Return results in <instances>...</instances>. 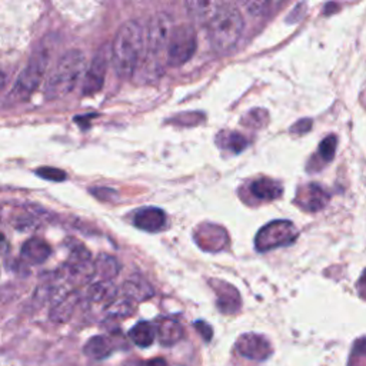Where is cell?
Returning a JSON list of instances; mask_svg holds the SVG:
<instances>
[{
    "mask_svg": "<svg viewBox=\"0 0 366 366\" xmlns=\"http://www.w3.org/2000/svg\"><path fill=\"white\" fill-rule=\"evenodd\" d=\"M146 32L141 22L129 20L122 25L113 39L112 64L114 72L122 79L135 75L145 53Z\"/></svg>",
    "mask_w": 366,
    "mask_h": 366,
    "instance_id": "1",
    "label": "cell"
},
{
    "mask_svg": "<svg viewBox=\"0 0 366 366\" xmlns=\"http://www.w3.org/2000/svg\"><path fill=\"white\" fill-rule=\"evenodd\" d=\"M86 69L88 62L83 52L72 49L64 53L46 78L45 99L52 102L72 93L81 79H83Z\"/></svg>",
    "mask_w": 366,
    "mask_h": 366,
    "instance_id": "2",
    "label": "cell"
},
{
    "mask_svg": "<svg viewBox=\"0 0 366 366\" xmlns=\"http://www.w3.org/2000/svg\"><path fill=\"white\" fill-rule=\"evenodd\" d=\"M52 49L53 47L49 43V39H43V42L36 46L26 66L23 68L11 92L8 93L6 102L9 105H18L29 100L30 96L39 89L49 69Z\"/></svg>",
    "mask_w": 366,
    "mask_h": 366,
    "instance_id": "3",
    "label": "cell"
},
{
    "mask_svg": "<svg viewBox=\"0 0 366 366\" xmlns=\"http://www.w3.org/2000/svg\"><path fill=\"white\" fill-rule=\"evenodd\" d=\"M243 18L233 6H222L209 22V42L215 52L228 53L235 47L243 32Z\"/></svg>",
    "mask_w": 366,
    "mask_h": 366,
    "instance_id": "4",
    "label": "cell"
},
{
    "mask_svg": "<svg viewBox=\"0 0 366 366\" xmlns=\"http://www.w3.org/2000/svg\"><path fill=\"white\" fill-rule=\"evenodd\" d=\"M196 46L198 36L192 25H180L175 28L166 49L167 64L170 66H180L187 64L196 52Z\"/></svg>",
    "mask_w": 366,
    "mask_h": 366,
    "instance_id": "5",
    "label": "cell"
},
{
    "mask_svg": "<svg viewBox=\"0 0 366 366\" xmlns=\"http://www.w3.org/2000/svg\"><path fill=\"white\" fill-rule=\"evenodd\" d=\"M173 29V19L169 13L160 12L155 15L146 30V43L143 54L160 60L159 56L167 49Z\"/></svg>",
    "mask_w": 366,
    "mask_h": 366,
    "instance_id": "6",
    "label": "cell"
},
{
    "mask_svg": "<svg viewBox=\"0 0 366 366\" xmlns=\"http://www.w3.org/2000/svg\"><path fill=\"white\" fill-rule=\"evenodd\" d=\"M297 236L295 225L290 220H273L265 225L256 235L255 245L261 252H266L292 243Z\"/></svg>",
    "mask_w": 366,
    "mask_h": 366,
    "instance_id": "7",
    "label": "cell"
},
{
    "mask_svg": "<svg viewBox=\"0 0 366 366\" xmlns=\"http://www.w3.org/2000/svg\"><path fill=\"white\" fill-rule=\"evenodd\" d=\"M107 66H109V50L106 46H103L96 52L83 76L82 93L85 96H92L102 90L105 85Z\"/></svg>",
    "mask_w": 366,
    "mask_h": 366,
    "instance_id": "8",
    "label": "cell"
},
{
    "mask_svg": "<svg viewBox=\"0 0 366 366\" xmlns=\"http://www.w3.org/2000/svg\"><path fill=\"white\" fill-rule=\"evenodd\" d=\"M236 349L242 356L261 362L266 360L272 353L271 342L265 336L256 333L242 335L236 342Z\"/></svg>",
    "mask_w": 366,
    "mask_h": 366,
    "instance_id": "9",
    "label": "cell"
},
{
    "mask_svg": "<svg viewBox=\"0 0 366 366\" xmlns=\"http://www.w3.org/2000/svg\"><path fill=\"white\" fill-rule=\"evenodd\" d=\"M296 201L300 208L307 212H319L328 205L329 195L322 187L317 185V183H311V185L299 191Z\"/></svg>",
    "mask_w": 366,
    "mask_h": 366,
    "instance_id": "10",
    "label": "cell"
},
{
    "mask_svg": "<svg viewBox=\"0 0 366 366\" xmlns=\"http://www.w3.org/2000/svg\"><path fill=\"white\" fill-rule=\"evenodd\" d=\"M79 300H81V296L76 290H72V292L66 293L52 307L50 319L56 324L68 322L72 318V315L75 314Z\"/></svg>",
    "mask_w": 366,
    "mask_h": 366,
    "instance_id": "11",
    "label": "cell"
},
{
    "mask_svg": "<svg viewBox=\"0 0 366 366\" xmlns=\"http://www.w3.org/2000/svg\"><path fill=\"white\" fill-rule=\"evenodd\" d=\"M52 255V248L47 242L40 237L26 240L22 247V258L30 265H42Z\"/></svg>",
    "mask_w": 366,
    "mask_h": 366,
    "instance_id": "12",
    "label": "cell"
},
{
    "mask_svg": "<svg viewBox=\"0 0 366 366\" xmlns=\"http://www.w3.org/2000/svg\"><path fill=\"white\" fill-rule=\"evenodd\" d=\"M134 223L142 230L159 232L166 225V215L159 208H143L135 215Z\"/></svg>",
    "mask_w": 366,
    "mask_h": 366,
    "instance_id": "13",
    "label": "cell"
},
{
    "mask_svg": "<svg viewBox=\"0 0 366 366\" xmlns=\"http://www.w3.org/2000/svg\"><path fill=\"white\" fill-rule=\"evenodd\" d=\"M122 292H124L125 297L129 299L131 302H142L153 296V288L150 286V283L138 275L129 278L124 283Z\"/></svg>",
    "mask_w": 366,
    "mask_h": 366,
    "instance_id": "14",
    "label": "cell"
},
{
    "mask_svg": "<svg viewBox=\"0 0 366 366\" xmlns=\"http://www.w3.org/2000/svg\"><path fill=\"white\" fill-rule=\"evenodd\" d=\"M249 191L258 201H275L283 194L281 183L269 177H261L252 182Z\"/></svg>",
    "mask_w": 366,
    "mask_h": 366,
    "instance_id": "15",
    "label": "cell"
},
{
    "mask_svg": "<svg viewBox=\"0 0 366 366\" xmlns=\"http://www.w3.org/2000/svg\"><path fill=\"white\" fill-rule=\"evenodd\" d=\"M216 282V281H215ZM219 286H215L218 292V308L223 314H233L240 308V296L237 290L223 282H216Z\"/></svg>",
    "mask_w": 366,
    "mask_h": 366,
    "instance_id": "16",
    "label": "cell"
},
{
    "mask_svg": "<svg viewBox=\"0 0 366 366\" xmlns=\"http://www.w3.org/2000/svg\"><path fill=\"white\" fill-rule=\"evenodd\" d=\"M223 5L219 2H209V0H196V2L187 4L188 13L199 22H211Z\"/></svg>",
    "mask_w": 366,
    "mask_h": 366,
    "instance_id": "17",
    "label": "cell"
},
{
    "mask_svg": "<svg viewBox=\"0 0 366 366\" xmlns=\"http://www.w3.org/2000/svg\"><path fill=\"white\" fill-rule=\"evenodd\" d=\"M119 271H120L119 262L110 255L102 254L93 262V275H96L99 281L112 282V279L117 276Z\"/></svg>",
    "mask_w": 366,
    "mask_h": 366,
    "instance_id": "18",
    "label": "cell"
},
{
    "mask_svg": "<svg viewBox=\"0 0 366 366\" xmlns=\"http://www.w3.org/2000/svg\"><path fill=\"white\" fill-rule=\"evenodd\" d=\"M83 350H85V355L89 356L90 359L100 360V359L107 358V356L112 353L113 346H112L110 341H109L106 336L98 335V336L90 338V339L86 342Z\"/></svg>",
    "mask_w": 366,
    "mask_h": 366,
    "instance_id": "19",
    "label": "cell"
},
{
    "mask_svg": "<svg viewBox=\"0 0 366 366\" xmlns=\"http://www.w3.org/2000/svg\"><path fill=\"white\" fill-rule=\"evenodd\" d=\"M88 297L96 303H110L116 299V288L112 282L98 281L89 286Z\"/></svg>",
    "mask_w": 366,
    "mask_h": 366,
    "instance_id": "20",
    "label": "cell"
},
{
    "mask_svg": "<svg viewBox=\"0 0 366 366\" xmlns=\"http://www.w3.org/2000/svg\"><path fill=\"white\" fill-rule=\"evenodd\" d=\"M158 336L162 345H173L176 343L182 335H183V329L180 326V324L175 319H163L159 326H158Z\"/></svg>",
    "mask_w": 366,
    "mask_h": 366,
    "instance_id": "21",
    "label": "cell"
},
{
    "mask_svg": "<svg viewBox=\"0 0 366 366\" xmlns=\"http://www.w3.org/2000/svg\"><path fill=\"white\" fill-rule=\"evenodd\" d=\"M129 336L132 339V342L141 348H148L153 343L155 336H156V329L152 324L149 322H139L138 325H135L131 332Z\"/></svg>",
    "mask_w": 366,
    "mask_h": 366,
    "instance_id": "22",
    "label": "cell"
},
{
    "mask_svg": "<svg viewBox=\"0 0 366 366\" xmlns=\"http://www.w3.org/2000/svg\"><path fill=\"white\" fill-rule=\"evenodd\" d=\"M218 141H223L222 142V148L233 152V153H240L242 150H245L248 146V141L243 138L240 134L236 132H225L223 138L219 136Z\"/></svg>",
    "mask_w": 366,
    "mask_h": 366,
    "instance_id": "23",
    "label": "cell"
},
{
    "mask_svg": "<svg viewBox=\"0 0 366 366\" xmlns=\"http://www.w3.org/2000/svg\"><path fill=\"white\" fill-rule=\"evenodd\" d=\"M106 312L110 317H129L134 314V302H131L129 299L124 297V299H114L112 300L107 307H106Z\"/></svg>",
    "mask_w": 366,
    "mask_h": 366,
    "instance_id": "24",
    "label": "cell"
},
{
    "mask_svg": "<svg viewBox=\"0 0 366 366\" xmlns=\"http://www.w3.org/2000/svg\"><path fill=\"white\" fill-rule=\"evenodd\" d=\"M348 366H366V338H360L353 343Z\"/></svg>",
    "mask_w": 366,
    "mask_h": 366,
    "instance_id": "25",
    "label": "cell"
},
{
    "mask_svg": "<svg viewBox=\"0 0 366 366\" xmlns=\"http://www.w3.org/2000/svg\"><path fill=\"white\" fill-rule=\"evenodd\" d=\"M336 136L331 135L328 138H325L321 145H319V156L322 158V162L329 163L332 162V159L335 158V152H336Z\"/></svg>",
    "mask_w": 366,
    "mask_h": 366,
    "instance_id": "26",
    "label": "cell"
},
{
    "mask_svg": "<svg viewBox=\"0 0 366 366\" xmlns=\"http://www.w3.org/2000/svg\"><path fill=\"white\" fill-rule=\"evenodd\" d=\"M36 175L40 176L42 179H46V180H50V182H64L68 176L64 170L60 169H56V167H39L36 170Z\"/></svg>",
    "mask_w": 366,
    "mask_h": 366,
    "instance_id": "27",
    "label": "cell"
},
{
    "mask_svg": "<svg viewBox=\"0 0 366 366\" xmlns=\"http://www.w3.org/2000/svg\"><path fill=\"white\" fill-rule=\"evenodd\" d=\"M245 6H247V11L249 12V15H252V16H262V15H265L268 12L271 5L268 2H249Z\"/></svg>",
    "mask_w": 366,
    "mask_h": 366,
    "instance_id": "28",
    "label": "cell"
},
{
    "mask_svg": "<svg viewBox=\"0 0 366 366\" xmlns=\"http://www.w3.org/2000/svg\"><path fill=\"white\" fill-rule=\"evenodd\" d=\"M195 328L202 333V336L205 338V341L208 342V341H211V338H212V328L208 325V324H205V322H196L195 324Z\"/></svg>",
    "mask_w": 366,
    "mask_h": 366,
    "instance_id": "29",
    "label": "cell"
},
{
    "mask_svg": "<svg viewBox=\"0 0 366 366\" xmlns=\"http://www.w3.org/2000/svg\"><path fill=\"white\" fill-rule=\"evenodd\" d=\"M358 290H359V295L366 299V269L363 271L359 282H358Z\"/></svg>",
    "mask_w": 366,
    "mask_h": 366,
    "instance_id": "30",
    "label": "cell"
},
{
    "mask_svg": "<svg viewBox=\"0 0 366 366\" xmlns=\"http://www.w3.org/2000/svg\"><path fill=\"white\" fill-rule=\"evenodd\" d=\"M145 366H167L166 360L162 359V358H156V359H152L149 362L145 363Z\"/></svg>",
    "mask_w": 366,
    "mask_h": 366,
    "instance_id": "31",
    "label": "cell"
},
{
    "mask_svg": "<svg viewBox=\"0 0 366 366\" xmlns=\"http://www.w3.org/2000/svg\"><path fill=\"white\" fill-rule=\"evenodd\" d=\"M5 83H6V78H5V75L0 73V92L4 90V88H5Z\"/></svg>",
    "mask_w": 366,
    "mask_h": 366,
    "instance_id": "32",
    "label": "cell"
}]
</instances>
